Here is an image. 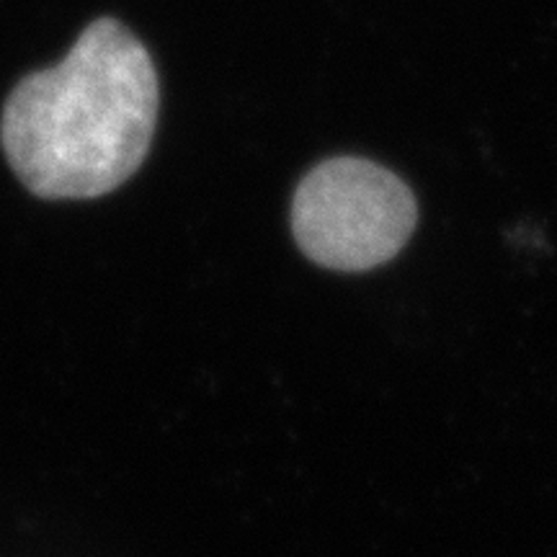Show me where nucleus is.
I'll use <instances>...</instances> for the list:
<instances>
[{"instance_id": "f03ea898", "label": "nucleus", "mask_w": 557, "mask_h": 557, "mask_svg": "<svg viewBox=\"0 0 557 557\" xmlns=\"http://www.w3.org/2000/svg\"><path fill=\"white\" fill-rule=\"evenodd\" d=\"M416 199L393 171L364 158H331L299 181L292 233L305 256L336 271H367L400 253Z\"/></svg>"}, {"instance_id": "f257e3e1", "label": "nucleus", "mask_w": 557, "mask_h": 557, "mask_svg": "<svg viewBox=\"0 0 557 557\" xmlns=\"http://www.w3.org/2000/svg\"><path fill=\"white\" fill-rule=\"evenodd\" d=\"M160 111L158 67L114 16L94 18L58 65L24 75L0 111V145L41 199H96L148 158Z\"/></svg>"}]
</instances>
